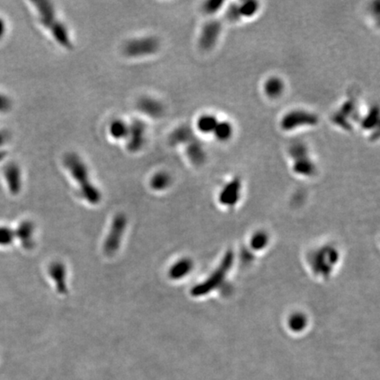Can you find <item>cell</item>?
I'll use <instances>...</instances> for the list:
<instances>
[{
    "label": "cell",
    "mask_w": 380,
    "mask_h": 380,
    "mask_svg": "<svg viewBox=\"0 0 380 380\" xmlns=\"http://www.w3.org/2000/svg\"><path fill=\"white\" fill-rule=\"evenodd\" d=\"M64 164L73 179L80 185V191L84 199L91 204L100 200V193L89 179L88 168L75 152H69L64 158Z\"/></svg>",
    "instance_id": "obj_1"
},
{
    "label": "cell",
    "mask_w": 380,
    "mask_h": 380,
    "mask_svg": "<svg viewBox=\"0 0 380 380\" xmlns=\"http://www.w3.org/2000/svg\"><path fill=\"white\" fill-rule=\"evenodd\" d=\"M36 10L39 15L41 23L50 30L55 40L66 48H72V40L68 30L64 24L56 16V11L51 2L36 1Z\"/></svg>",
    "instance_id": "obj_2"
},
{
    "label": "cell",
    "mask_w": 380,
    "mask_h": 380,
    "mask_svg": "<svg viewBox=\"0 0 380 380\" xmlns=\"http://www.w3.org/2000/svg\"><path fill=\"white\" fill-rule=\"evenodd\" d=\"M160 42L155 36H144L128 41L124 45V52L129 57L150 56L158 52Z\"/></svg>",
    "instance_id": "obj_3"
},
{
    "label": "cell",
    "mask_w": 380,
    "mask_h": 380,
    "mask_svg": "<svg viewBox=\"0 0 380 380\" xmlns=\"http://www.w3.org/2000/svg\"><path fill=\"white\" fill-rule=\"evenodd\" d=\"M318 123V118L312 113L296 110L284 116L281 125L285 130H292L303 126H312Z\"/></svg>",
    "instance_id": "obj_4"
},
{
    "label": "cell",
    "mask_w": 380,
    "mask_h": 380,
    "mask_svg": "<svg viewBox=\"0 0 380 380\" xmlns=\"http://www.w3.org/2000/svg\"><path fill=\"white\" fill-rule=\"evenodd\" d=\"M145 130L146 126L140 120L133 121L128 124V133L127 136V148L131 152H139L145 144Z\"/></svg>",
    "instance_id": "obj_5"
},
{
    "label": "cell",
    "mask_w": 380,
    "mask_h": 380,
    "mask_svg": "<svg viewBox=\"0 0 380 380\" xmlns=\"http://www.w3.org/2000/svg\"><path fill=\"white\" fill-rule=\"evenodd\" d=\"M4 179L8 187L9 191L12 195H18L22 186L21 169L15 162H9L3 169Z\"/></svg>",
    "instance_id": "obj_6"
},
{
    "label": "cell",
    "mask_w": 380,
    "mask_h": 380,
    "mask_svg": "<svg viewBox=\"0 0 380 380\" xmlns=\"http://www.w3.org/2000/svg\"><path fill=\"white\" fill-rule=\"evenodd\" d=\"M136 107L144 115L155 119L161 118L165 113L163 104L160 102V100H156L152 97H142L137 101Z\"/></svg>",
    "instance_id": "obj_7"
},
{
    "label": "cell",
    "mask_w": 380,
    "mask_h": 380,
    "mask_svg": "<svg viewBox=\"0 0 380 380\" xmlns=\"http://www.w3.org/2000/svg\"><path fill=\"white\" fill-rule=\"evenodd\" d=\"M221 26L216 21H211L204 26L201 33L200 45L204 49L212 48L220 34Z\"/></svg>",
    "instance_id": "obj_8"
},
{
    "label": "cell",
    "mask_w": 380,
    "mask_h": 380,
    "mask_svg": "<svg viewBox=\"0 0 380 380\" xmlns=\"http://www.w3.org/2000/svg\"><path fill=\"white\" fill-rule=\"evenodd\" d=\"M124 225H125V219L124 216H119L116 217L110 235L108 236V241L106 244V249L108 252H114L118 248L117 246L119 244L121 237L123 235Z\"/></svg>",
    "instance_id": "obj_9"
},
{
    "label": "cell",
    "mask_w": 380,
    "mask_h": 380,
    "mask_svg": "<svg viewBox=\"0 0 380 380\" xmlns=\"http://www.w3.org/2000/svg\"><path fill=\"white\" fill-rule=\"evenodd\" d=\"M22 246L27 249H30L33 246V235H34V225L30 222H22L14 232Z\"/></svg>",
    "instance_id": "obj_10"
},
{
    "label": "cell",
    "mask_w": 380,
    "mask_h": 380,
    "mask_svg": "<svg viewBox=\"0 0 380 380\" xmlns=\"http://www.w3.org/2000/svg\"><path fill=\"white\" fill-rule=\"evenodd\" d=\"M194 139V135L191 128L188 126H180L177 128L169 137V143L172 145L180 144H188Z\"/></svg>",
    "instance_id": "obj_11"
},
{
    "label": "cell",
    "mask_w": 380,
    "mask_h": 380,
    "mask_svg": "<svg viewBox=\"0 0 380 380\" xmlns=\"http://www.w3.org/2000/svg\"><path fill=\"white\" fill-rule=\"evenodd\" d=\"M187 154H188V159L193 164L195 165L203 164L206 157L203 146L201 145L199 142H197L195 139H193L191 142L188 143Z\"/></svg>",
    "instance_id": "obj_12"
},
{
    "label": "cell",
    "mask_w": 380,
    "mask_h": 380,
    "mask_svg": "<svg viewBox=\"0 0 380 380\" xmlns=\"http://www.w3.org/2000/svg\"><path fill=\"white\" fill-rule=\"evenodd\" d=\"M128 133V124L124 121L116 119L109 125V134L116 140L127 138Z\"/></svg>",
    "instance_id": "obj_13"
},
{
    "label": "cell",
    "mask_w": 380,
    "mask_h": 380,
    "mask_svg": "<svg viewBox=\"0 0 380 380\" xmlns=\"http://www.w3.org/2000/svg\"><path fill=\"white\" fill-rule=\"evenodd\" d=\"M217 123L218 121L215 116L211 115H204L197 121V128L201 132L210 134L214 131Z\"/></svg>",
    "instance_id": "obj_14"
},
{
    "label": "cell",
    "mask_w": 380,
    "mask_h": 380,
    "mask_svg": "<svg viewBox=\"0 0 380 380\" xmlns=\"http://www.w3.org/2000/svg\"><path fill=\"white\" fill-rule=\"evenodd\" d=\"M171 183V176L164 171L158 172L151 179V187L154 190L161 191L168 188Z\"/></svg>",
    "instance_id": "obj_15"
},
{
    "label": "cell",
    "mask_w": 380,
    "mask_h": 380,
    "mask_svg": "<svg viewBox=\"0 0 380 380\" xmlns=\"http://www.w3.org/2000/svg\"><path fill=\"white\" fill-rule=\"evenodd\" d=\"M264 90L269 97L279 96L284 90V83L278 78H271L266 81Z\"/></svg>",
    "instance_id": "obj_16"
},
{
    "label": "cell",
    "mask_w": 380,
    "mask_h": 380,
    "mask_svg": "<svg viewBox=\"0 0 380 380\" xmlns=\"http://www.w3.org/2000/svg\"><path fill=\"white\" fill-rule=\"evenodd\" d=\"M213 133L217 139L221 141L227 140L232 136V125L228 122H218Z\"/></svg>",
    "instance_id": "obj_17"
},
{
    "label": "cell",
    "mask_w": 380,
    "mask_h": 380,
    "mask_svg": "<svg viewBox=\"0 0 380 380\" xmlns=\"http://www.w3.org/2000/svg\"><path fill=\"white\" fill-rule=\"evenodd\" d=\"M294 169L296 172L301 174H311L314 171V166L312 161L305 156L296 159Z\"/></svg>",
    "instance_id": "obj_18"
},
{
    "label": "cell",
    "mask_w": 380,
    "mask_h": 380,
    "mask_svg": "<svg viewBox=\"0 0 380 380\" xmlns=\"http://www.w3.org/2000/svg\"><path fill=\"white\" fill-rule=\"evenodd\" d=\"M239 189H240V183L239 181L234 180L230 182L225 188H224V191L222 193V199L229 203V202H233V201L236 199L237 196H238V193H239Z\"/></svg>",
    "instance_id": "obj_19"
},
{
    "label": "cell",
    "mask_w": 380,
    "mask_h": 380,
    "mask_svg": "<svg viewBox=\"0 0 380 380\" xmlns=\"http://www.w3.org/2000/svg\"><path fill=\"white\" fill-rule=\"evenodd\" d=\"M258 3L255 1H248L245 2L238 8V12L240 16L252 17L255 14L258 10Z\"/></svg>",
    "instance_id": "obj_20"
},
{
    "label": "cell",
    "mask_w": 380,
    "mask_h": 380,
    "mask_svg": "<svg viewBox=\"0 0 380 380\" xmlns=\"http://www.w3.org/2000/svg\"><path fill=\"white\" fill-rule=\"evenodd\" d=\"M14 238L15 234L12 229L0 225V247H7L12 244Z\"/></svg>",
    "instance_id": "obj_21"
},
{
    "label": "cell",
    "mask_w": 380,
    "mask_h": 380,
    "mask_svg": "<svg viewBox=\"0 0 380 380\" xmlns=\"http://www.w3.org/2000/svg\"><path fill=\"white\" fill-rule=\"evenodd\" d=\"M12 100L6 93L0 91V114H7L12 110Z\"/></svg>",
    "instance_id": "obj_22"
},
{
    "label": "cell",
    "mask_w": 380,
    "mask_h": 380,
    "mask_svg": "<svg viewBox=\"0 0 380 380\" xmlns=\"http://www.w3.org/2000/svg\"><path fill=\"white\" fill-rule=\"evenodd\" d=\"M378 119H379V111L377 108H374V109H372L371 112L369 113L368 116L364 119V128H372V126H374L378 123Z\"/></svg>",
    "instance_id": "obj_23"
},
{
    "label": "cell",
    "mask_w": 380,
    "mask_h": 380,
    "mask_svg": "<svg viewBox=\"0 0 380 380\" xmlns=\"http://www.w3.org/2000/svg\"><path fill=\"white\" fill-rule=\"evenodd\" d=\"M188 270V266L185 264V262L183 263H180L178 264L172 268V271H171V275L175 278H178L180 276H182V274H185V272Z\"/></svg>",
    "instance_id": "obj_24"
},
{
    "label": "cell",
    "mask_w": 380,
    "mask_h": 380,
    "mask_svg": "<svg viewBox=\"0 0 380 380\" xmlns=\"http://www.w3.org/2000/svg\"><path fill=\"white\" fill-rule=\"evenodd\" d=\"M223 4L222 1H217V0H212V1H209L205 4V10L206 12H215L220 8L221 4Z\"/></svg>",
    "instance_id": "obj_25"
},
{
    "label": "cell",
    "mask_w": 380,
    "mask_h": 380,
    "mask_svg": "<svg viewBox=\"0 0 380 380\" xmlns=\"http://www.w3.org/2000/svg\"><path fill=\"white\" fill-rule=\"evenodd\" d=\"M7 34V23L4 18L0 16V42L4 39Z\"/></svg>",
    "instance_id": "obj_26"
},
{
    "label": "cell",
    "mask_w": 380,
    "mask_h": 380,
    "mask_svg": "<svg viewBox=\"0 0 380 380\" xmlns=\"http://www.w3.org/2000/svg\"><path fill=\"white\" fill-rule=\"evenodd\" d=\"M10 134L5 129H0V149L8 143Z\"/></svg>",
    "instance_id": "obj_27"
}]
</instances>
